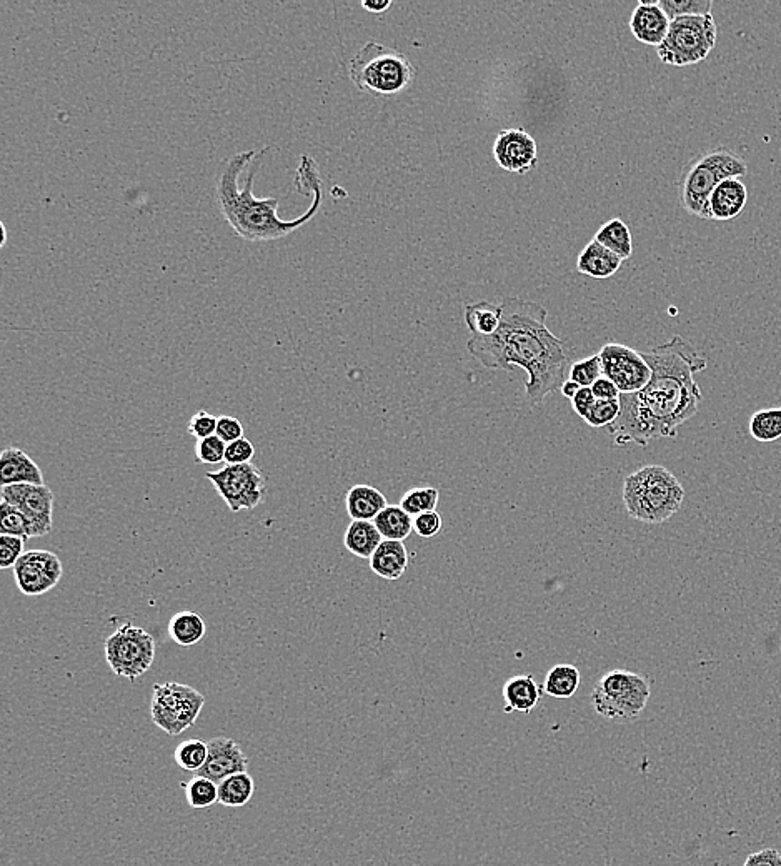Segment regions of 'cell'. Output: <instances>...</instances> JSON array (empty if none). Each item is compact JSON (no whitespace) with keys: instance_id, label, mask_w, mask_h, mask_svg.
Wrapping results in <instances>:
<instances>
[{"instance_id":"cell-1","label":"cell","mask_w":781,"mask_h":866,"mask_svg":"<svg viewBox=\"0 0 781 866\" xmlns=\"http://www.w3.org/2000/svg\"><path fill=\"white\" fill-rule=\"evenodd\" d=\"M642 355L652 369V380L640 392L620 395L622 410L608 427L618 447L677 438L678 427L695 417L702 404L695 374L707 369V359L688 340L675 335Z\"/></svg>"},{"instance_id":"cell-2","label":"cell","mask_w":781,"mask_h":866,"mask_svg":"<svg viewBox=\"0 0 781 866\" xmlns=\"http://www.w3.org/2000/svg\"><path fill=\"white\" fill-rule=\"evenodd\" d=\"M502 309L500 329L468 340V354L487 369L522 367L528 374V404L537 407L568 380L572 367L565 342L550 332L547 309L537 302L512 297Z\"/></svg>"},{"instance_id":"cell-3","label":"cell","mask_w":781,"mask_h":866,"mask_svg":"<svg viewBox=\"0 0 781 866\" xmlns=\"http://www.w3.org/2000/svg\"><path fill=\"white\" fill-rule=\"evenodd\" d=\"M269 149L245 150L225 160L217 180V204L225 222L232 227L240 239L247 242H274L294 234L309 224L319 214L324 200L322 177L319 167L310 155H302L299 170L305 175L312 189V202L307 212L299 219L282 220L277 215L280 199H257L252 194L255 174L259 172L260 157Z\"/></svg>"},{"instance_id":"cell-4","label":"cell","mask_w":781,"mask_h":866,"mask_svg":"<svg viewBox=\"0 0 781 866\" xmlns=\"http://www.w3.org/2000/svg\"><path fill=\"white\" fill-rule=\"evenodd\" d=\"M623 503L638 522L665 523L682 508L685 488L668 468L645 465L623 482Z\"/></svg>"},{"instance_id":"cell-5","label":"cell","mask_w":781,"mask_h":866,"mask_svg":"<svg viewBox=\"0 0 781 866\" xmlns=\"http://www.w3.org/2000/svg\"><path fill=\"white\" fill-rule=\"evenodd\" d=\"M350 80L360 92L395 95L408 89L415 69L407 55L370 40L355 54L349 67Z\"/></svg>"},{"instance_id":"cell-6","label":"cell","mask_w":781,"mask_h":866,"mask_svg":"<svg viewBox=\"0 0 781 866\" xmlns=\"http://www.w3.org/2000/svg\"><path fill=\"white\" fill-rule=\"evenodd\" d=\"M748 165L728 149H715L700 155L685 170L682 180V205L688 214L710 220V197L728 179L747 175Z\"/></svg>"},{"instance_id":"cell-7","label":"cell","mask_w":781,"mask_h":866,"mask_svg":"<svg viewBox=\"0 0 781 866\" xmlns=\"http://www.w3.org/2000/svg\"><path fill=\"white\" fill-rule=\"evenodd\" d=\"M652 687L647 677L628 670L605 673L593 688L595 712L605 720L617 723L637 722L645 712Z\"/></svg>"},{"instance_id":"cell-8","label":"cell","mask_w":781,"mask_h":866,"mask_svg":"<svg viewBox=\"0 0 781 866\" xmlns=\"http://www.w3.org/2000/svg\"><path fill=\"white\" fill-rule=\"evenodd\" d=\"M718 29L712 14L672 20L670 32L657 54L663 64L687 67L707 59L717 45Z\"/></svg>"},{"instance_id":"cell-9","label":"cell","mask_w":781,"mask_h":866,"mask_svg":"<svg viewBox=\"0 0 781 866\" xmlns=\"http://www.w3.org/2000/svg\"><path fill=\"white\" fill-rule=\"evenodd\" d=\"M205 705L199 690L184 683H155L152 688L150 715L152 722L170 737H177L192 727Z\"/></svg>"},{"instance_id":"cell-10","label":"cell","mask_w":781,"mask_h":866,"mask_svg":"<svg viewBox=\"0 0 781 866\" xmlns=\"http://www.w3.org/2000/svg\"><path fill=\"white\" fill-rule=\"evenodd\" d=\"M155 638L142 627L125 623L105 640V660L120 678L134 682L149 672L154 663Z\"/></svg>"},{"instance_id":"cell-11","label":"cell","mask_w":781,"mask_h":866,"mask_svg":"<svg viewBox=\"0 0 781 866\" xmlns=\"http://www.w3.org/2000/svg\"><path fill=\"white\" fill-rule=\"evenodd\" d=\"M205 478L214 485L220 498L234 513L259 507L267 490L265 477L254 463L225 465L217 472L205 473Z\"/></svg>"},{"instance_id":"cell-12","label":"cell","mask_w":781,"mask_h":866,"mask_svg":"<svg viewBox=\"0 0 781 866\" xmlns=\"http://www.w3.org/2000/svg\"><path fill=\"white\" fill-rule=\"evenodd\" d=\"M603 377L617 385L620 394H635L645 389L652 380V369L637 350L627 345H603L600 354Z\"/></svg>"},{"instance_id":"cell-13","label":"cell","mask_w":781,"mask_h":866,"mask_svg":"<svg viewBox=\"0 0 781 866\" xmlns=\"http://www.w3.org/2000/svg\"><path fill=\"white\" fill-rule=\"evenodd\" d=\"M2 502L24 513L32 527V538L44 537L54 525V492L47 485L20 483L0 488Z\"/></svg>"},{"instance_id":"cell-14","label":"cell","mask_w":781,"mask_h":866,"mask_svg":"<svg viewBox=\"0 0 781 866\" xmlns=\"http://www.w3.org/2000/svg\"><path fill=\"white\" fill-rule=\"evenodd\" d=\"M64 575L59 557L47 550H29L15 563L14 577L20 592L39 597L57 587Z\"/></svg>"},{"instance_id":"cell-15","label":"cell","mask_w":781,"mask_h":866,"mask_svg":"<svg viewBox=\"0 0 781 866\" xmlns=\"http://www.w3.org/2000/svg\"><path fill=\"white\" fill-rule=\"evenodd\" d=\"M497 164L512 174H528L537 167V142L523 129L502 130L493 145Z\"/></svg>"},{"instance_id":"cell-16","label":"cell","mask_w":781,"mask_h":866,"mask_svg":"<svg viewBox=\"0 0 781 866\" xmlns=\"http://www.w3.org/2000/svg\"><path fill=\"white\" fill-rule=\"evenodd\" d=\"M207 745H209V757L202 770L195 775L209 778L219 785L234 773L247 772L249 758L245 757L239 743L234 742L232 738H212Z\"/></svg>"},{"instance_id":"cell-17","label":"cell","mask_w":781,"mask_h":866,"mask_svg":"<svg viewBox=\"0 0 781 866\" xmlns=\"http://www.w3.org/2000/svg\"><path fill=\"white\" fill-rule=\"evenodd\" d=\"M670 24L672 20L660 9L658 0H640L630 19V30L642 44L658 47L667 39Z\"/></svg>"},{"instance_id":"cell-18","label":"cell","mask_w":781,"mask_h":866,"mask_svg":"<svg viewBox=\"0 0 781 866\" xmlns=\"http://www.w3.org/2000/svg\"><path fill=\"white\" fill-rule=\"evenodd\" d=\"M44 485V473L32 458L17 447L5 448L0 455V485Z\"/></svg>"},{"instance_id":"cell-19","label":"cell","mask_w":781,"mask_h":866,"mask_svg":"<svg viewBox=\"0 0 781 866\" xmlns=\"http://www.w3.org/2000/svg\"><path fill=\"white\" fill-rule=\"evenodd\" d=\"M542 685L537 683L533 675H517L508 678L503 685L502 695L505 702V713H532L542 702Z\"/></svg>"},{"instance_id":"cell-20","label":"cell","mask_w":781,"mask_h":866,"mask_svg":"<svg viewBox=\"0 0 781 866\" xmlns=\"http://www.w3.org/2000/svg\"><path fill=\"white\" fill-rule=\"evenodd\" d=\"M747 185L740 179H728L713 190L710 197V220L737 219L747 207Z\"/></svg>"},{"instance_id":"cell-21","label":"cell","mask_w":781,"mask_h":866,"mask_svg":"<svg viewBox=\"0 0 781 866\" xmlns=\"http://www.w3.org/2000/svg\"><path fill=\"white\" fill-rule=\"evenodd\" d=\"M370 570L384 580H398L407 572L410 555L403 542L384 540L369 560Z\"/></svg>"},{"instance_id":"cell-22","label":"cell","mask_w":781,"mask_h":866,"mask_svg":"<svg viewBox=\"0 0 781 866\" xmlns=\"http://www.w3.org/2000/svg\"><path fill=\"white\" fill-rule=\"evenodd\" d=\"M622 262L618 255L605 249L602 244H598L597 240L593 239L578 257L577 270L592 279L605 280L617 274L622 267Z\"/></svg>"},{"instance_id":"cell-23","label":"cell","mask_w":781,"mask_h":866,"mask_svg":"<svg viewBox=\"0 0 781 866\" xmlns=\"http://www.w3.org/2000/svg\"><path fill=\"white\" fill-rule=\"evenodd\" d=\"M345 505L352 520H372V522L384 508L389 507L384 493L370 485H355L350 488L345 497Z\"/></svg>"},{"instance_id":"cell-24","label":"cell","mask_w":781,"mask_h":866,"mask_svg":"<svg viewBox=\"0 0 781 866\" xmlns=\"http://www.w3.org/2000/svg\"><path fill=\"white\" fill-rule=\"evenodd\" d=\"M382 542L384 537L372 520H352L345 530V548L364 560H370Z\"/></svg>"},{"instance_id":"cell-25","label":"cell","mask_w":781,"mask_h":866,"mask_svg":"<svg viewBox=\"0 0 781 866\" xmlns=\"http://www.w3.org/2000/svg\"><path fill=\"white\" fill-rule=\"evenodd\" d=\"M205 633H207V625L197 612L184 610L170 618V640H174L180 647H194L204 640Z\"/></svg>"},{"instance_id":"cell-26","label":"cell","mask_w":781,"mask_h":866,"mask_svg":"<svg viewBox=\"0 0 781 866\" xmlns=\"http://www.w3.org/2000/svg\"><path fill=\"white\" fill-rule=\"evenodd\" d=\"M502 319V305L478 302L465 309V324L473 337H490L495 334L502 325Z\"/></svg>"},{"instance_id":"cell-27","label":"cell","mask_w":781,"mask_h":866,"mask_svg":"<svg viewBox=\"0 0 781 866\" xmlns=\"http://www.w3.org/2000/svg\"><path fill=\"white\" fill-rule=\"evenodd\" d=\"M582 682V673L575 665L560 663L548 670L543 690L553 698H572Z\"/></svg>"},{"instance_id":"cell-28","label":"cell","mask_w":781,"mask_h":866,"mask_svg":"<svg viewBox=\"0 0 781 866\" xmlns=\"http://www.w3.org/2000/svg\"><path fill=\"white\" fill-rule=\"evenodd\" d=\"M375 525L382 533L384 540L405 542L413 532V517H410L400 505H389L377 515Z\"/></svg>"},{"instance_id":"cell-29","label":"cell","mask_w":781,"mask_h":866,"mask_svg":"<svg viewBox=\"0 0 781 866\" xmlns=\"http://www.w3.org/2000/svg\"><path fill=\"white\" fill-rule=\"evenodd\" d=\"M254 792V778L249 772L234 773L219 783V803L229 808L244 807L254 797Z\"/></svg>"},{"instance_id":"cell-30","label":"cell","mask_w":781,"mask_h":866,"mask_svg":"<svg viewBox=\"0 0 781 866\" xmlns=\"http://www.w3.org/2000/svg\"><path fill=\"white\" fill-rule=\"evenodd\" d=\"M595 240L622 260L628 259L632 255V232L623 220L613 219L602 225V229L598 230L597 235H595Z\"/></svg>"},{"instance_id":"cell-31","label":"cell","mask_w":781,"mask_h":866,"mask_svg":"<svg viewBox=\"0 0 781 866\" xmlns=\"http://www.w3.org/2000/svg\"><path fill=\"white\" fill-rule=\"evenodd\" d=\"M182 788L189 807L195 810H205L219 803V785L209 778L195 775L189 782L182 783Z\"/></svg>"},{"instance_id":"cell-32","label":"cell","mask_w":781,"mask_h":866,"mask_svg":"<svg viewBox=\"0 0 781 866\" xmlns=\"http://www.w3.org/2000/svg\"><path fill=\"white\" fill-rule=\"evenodd\" d=\"M207 757H209V745L197 738L179 743L174 752L175 763L182 770L190 773L200 772L207 762Z\"/></svg>"},{"instance_id":"cell-33","label":"cell","mask_w":781,"mask_h":866,"mask_svg":"<svg viewBox=\"0 0 781 866\" xmlns=\"http://www.w3.org/2000/svg\"><path fill=\"white\" fill-rule=\"evenodd\" d=\"M750 435L758 442H775L781 438V407L755 412L750 419Z\"/></svg>"},{"instance_id":"cell-34","label":"cell","mask_w":781,"mask_h":866,"mask_svg":"<svg viewBox=\"0 0 781 866\" xmlns=\"http://www.w3.org/2000/svg\"><path fill=\"white\" fill-rule=\"evenodd\" d=\"M438 500H440V492L433 487H417L408 490L400 500V507L410 515V517H418L422 513L433 512L437 508Z\"/></svg>"},{"instance_id":"cell-35","label":"cell","mask_w":781,"mask_h":866,"mask_svg":"<svg viewBox=\"0 0 781 866\" xmlns=\"http://www.w3.org/2000/svg\"><path fill=\"white\" fill-rule=\"evenodd\" d=\"M0 532L2 535H12L25 540L32 538V527L27 517L20 512L19 508L5 502L0 505Z\"/></svg>"},{"instance_id":"cell-36","label":"cell","mask_w":781,"mask_h":866,"mask_svg":"<svg viewBox=\"0 0 781 866\" xmlns=\"http://www.w3.org/2000/svg\"><path fill=\"white\" fill-rule=\"evenodd\" d=\"M658 5L670 20L712 14L713 9L712 0H660Z\"/></svg>"},{"instance_id":"cell-37","label":"cell","mask_w":781,"mask_h":866,"mask_svg":"<svg viewBox=\"0 0 781 866\" xmlns=\"http://www.w3.org/2000/svg\"><path fill=\"white\" fill-rule=\"evenodd\" d=\"M622 405L618 400H597L593 405L592 410L585 417V422L593 429H603V427H612L617 422L620 415Z\"/></svg>"},{"instance_id":"cell-38","label":"cell","mask_w":781,"mask_h":866,"mask_svg":"<svg viewBox=\"0 0 781 866\" xmlns=\"http://www.w3.org/2000/svg\"><path fill=\"white\" fill-rule=\"evenodd\" d=\"M602 360L598 355L575 362L570 369L568 379L577 382L580 387H592L597 380L602 379Z\"/></svg>"},{"instance_id":"cell-39","label":"cell","mask_w":781,"mask_h":866,"mask_svg":"<svg viewBox=\"0 0 781 866\" xmlns=\"http://www.w3.org/2000/svg\"><path fill=\"white\" fill-rule=\"evenodd\" d=\"M225 450H227V443L220 440L217 435H212V437L204 438V440H197L195 443V460L204 463V465H219V463L225 462Z\"/></svg>"},{"instance_id":"cell-40","label":"cell","mask_w":781,"mask_h":866,"mask_svg":"<svg viewBox=\"0 0 781 866\" xmlns=\"http://www.w3.org/2000/svg\"><path fill=\"white\" fill-rule=\"evenodd\" d=\"M25 538L0 535V568H14L24 555Z\"/></svg>"},{"instance_id":"cell-41","label":"cell","mask_w":781,"mask_h":866,"mask_svg":"<svg viewBox=\"0 0 781 866\" xmlns=\"http://www.w3.org/2000/svg\"><path fill=\"white\" fill-rule=\"evenodd\" d=\"M217 422H219L217 417L209 414V412H205V410H199V412H195L192 415V419L189 420V425H187V430L197 440H204V438L215 435V432H217Z\"/></svg>"},{"instance_id":"cell-42","label":"cell","mask_w":781,"mask_h":866,"mask_svg":"<svg viewBox=\"0 0 781 866\" xmlns=\"http://www.w3.org/2000/svg\"><path fill=\"white\" fill-rule=\"evenodd\" d=\"M255 455L254 443L249 438L242 437L235 442L227 443L225 450V465H244L252 463Z\"/></svg>"},{"instance_id":"cell-43","label":"cell","mask_w":781,"mask_h":866,"mask_svg":"<svg viewBox=\"0 0 781 866\" xmlns=\"http://www.w3.org/2000/svg\"><path fill=\"white\" fill-rule=\"evenodd\" d=\"M443 527V520L437 510L433 512L422 513L418 517L413 518V530L418 537L433 538L437 537Z\"/></svg>"},{"instance_id":"cell-44","label":"cell","mask_w":781,"mask_h":866,"mask_svg":"<svg viewBox=\"0 0 781 866\" xmlns=\"http://www.w3.org/2000/svg\"><path fill=\"white\" fill-rule=\"evenodd\" d=\"M215 435L224 440L225 443H232L235 440H240L244 437V425L239 419L230 417V415H222L217 422V432Z\"/></svg>"},{"instance_id":"cell-45","label":"cell","mask_w":781,"mask_h":866,"mask_svg":"<svg viewBox=\"0 0 781 866\" xmlns=\"http://www.w3.org/2000/svg\"><path fill=\"white\" fill-rule=\"evenodd\" d=\"M572 409L575 414L580 417V419L585 420L588 412L592 410L593 405L597 402L595 399V395H593L592 389L590 387H582V389L578 390L577 395L573 397L572 400Z\"/></svg>"},{"instance_id":"cell-46","label":"cell","mask_w":781,"mask_h":866,"mask_svg":"<svg viewBox=\"0 0 781 866\" xmlns=\"http://www.w3.org/2000/svg\"><path fill=\"white\" fill-rule=\"evenodd\" d=\"M743 866H781V853L777 848H765L762 852L750 853Z\"/></svg>"},{"instance_id":"cell-47","label":"cell","mask_w":781,"mask_h":866,"mask_svg":"<svg viewBox=\"0 0 781 866\" xmlns=\"http://www.w3.org/2000/svg\"><path fill=\"white\" fill-rule=\"evenodd\" d=\"M590 389L597 400H618L622 395L617 389V385L613 384L612 380H608L607 377L597 380Z\"/></svg>"},{"instance_id":"cell-48","label":"cell","mask_w":781,"mask_h":866,"mask_svg":"<svg viewBox=\"0 0 781 866\" xmlns=\"http://www.w3.org/2000/svg\"><path fill=\"white\" fill-rule=\"evenodd\" d=\"M390 5V0H362V7L370 14H384L390 9Z\"/></svg>"},{"instance_id":"cell-49","label":"cell","mask_w":781,"mask_h":866,"mask_svg":"<svg viewBox=\"0 0 781 866\" xmlns=\"http://www.w3.org/2000/svg\"><path fill=\"white\" fill-rule=\"evenodd\" d=\"M580 389H582V387H580L577 382H573V380L568 379L567 382L562 385V389H560V392H562L563 397H567V399L572 400L573 397L577 395V392Z\"/></svg>"},{"instance_id":"cell-50","label":"cell","mask_w":781,"mask_h":866,"mask_svg":"<svg viewBox=\"0 0 781 866\" xmlns=\"http://www.w3.org/2000/svg\"><path fill=\"white\" fill-rule=\"evenodd\" d=\"M2 227V247H4L5 242H7V230H5V225H0Z\"/></svg>"}]
</instances>
